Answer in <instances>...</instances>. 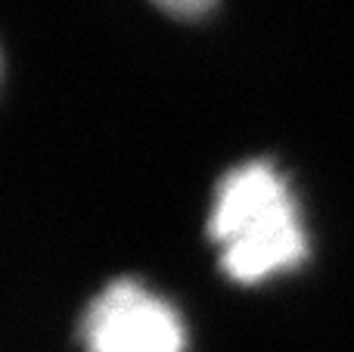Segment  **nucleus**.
I'll list each match as a JSON object with an SVG mask.
<instances>
[{
    "mask_svg": "<svg viewBox=\"0 0 354 352\" xmlns=\"http://www.w3.org/2000/svg\"><path fill=\"white\" fill-rule=\"evenodd\" d=\"M208 231L221 268L239 284H261L308 256L295 197L270 162H243L221 178Z\"/></svg>",
    "mask_w": 354,
    "mask_h": 352,
    "instance_id": "1",
    "label": "nucleus"
},
{
    "mask_svg": "<svg viewBox=\"0 0 354 352\" xmlns=\"http://www.w3.org/2000/svg\"><path fill=\"white\" fill-rule=\"evenodd\" d=\"M87 352H183L177 312L140 281L122 278L91 303L84 315Z\"/></svg>",
    "mask_w": 354,
    "mask_h": 352,
    "instance_id": "2",
    "label": "nucleus"
},
{
    "mask_svg": "<svg viewBox=\"0 0 354 352\" xmlns=\"http://www.w3.org/2000/svg\"><path fill=\"white\" fill-rule=\"evenodd\" d=\"M162 10L177 12V16H199L212 6V0H156Z\"/></svg>",
    "mask_w": 354,
    "mask_h": 352,
    "instance_id": "3",
    "label": "nucleus"
}]
</instances>
